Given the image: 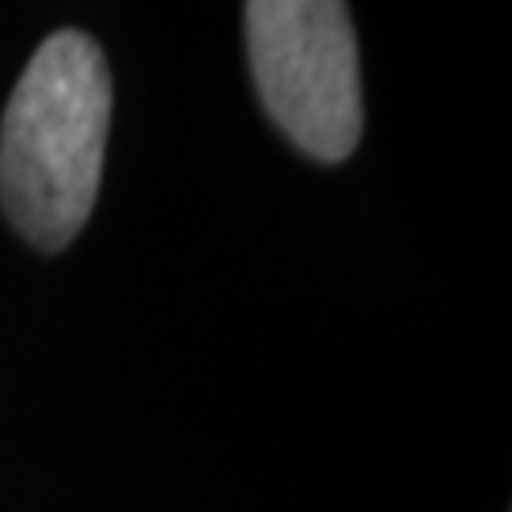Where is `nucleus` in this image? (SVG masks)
I'll return each instance as SVG.
<instances>
[{"label": "nucleus", "mask_w": 512, "mask_h": 512, "mask_svg": "<svg viewBox=\"0 0 512 512\" xmlns=\"http://www.w3.org/2000/svg\"><path fill=\"white\" fill-rule=\"evenodd\" d=\"M110 126L103 46L54 31L27 69L0 126V209L42 255L73 243L92 217Z\"/></svg>", "instance_id": "1"}, {"label": "nucleus", "mask_w": 512, "mask_h": 512, "mask_svg": "<svg viewBox=\"0 0 512 512\" xmlns=\"http://www.w3.org/2000/svg\"><path fill=\"white\" fill-rule=\"evenodd\" d=\"M247 54L262 107L319 164H342L361 145V57L346 4L251 0Z\"/></svg>", "instance_id": "2"}]
</instances>
